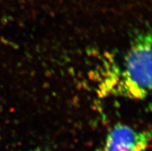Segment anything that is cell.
I'll return each mask as SVG.
<instances>
[{
  "label": "cell",
  "instance_id": "6da1fadb",
  "mask_svg": "<svg viewBox=\"0 0 152 151\" xmlns=\"http://www.w3.org/2000/svg\"><path fill=\"white\" fill-rule=\"evenodd\" d=\"M100 89L103 95L152 98V29L135 36L121 61L107 69Z\"/></svg>",
  "mask_w": 152,
  "mask_h": 151
},
{
  "label": "cell",
  "instance_id": "7a4b0ae2",
  "mask_svg": "<svg viewBox=\"0 0 152 151\" xmlns=\"http://www.w3.org/2000/svg\"><path fill=\"white\" fill-rule=\"evenodd\" d=\"M152 141L150 131L118 123L112 127L98 151H146Z\"/></svg>",
  "mask_w": 152,
  "mask_h": 151
}]
</instances>
